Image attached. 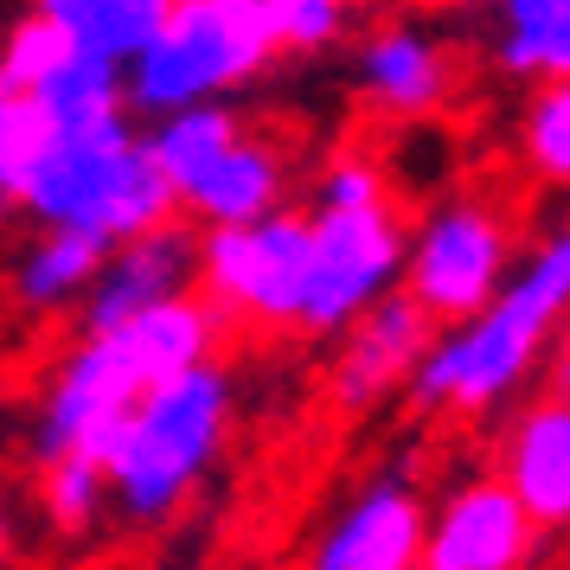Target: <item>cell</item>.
<instances>
[{
	"label": "cell",
	"instance_id": "6da1fadb",
	"mask_svg": "<svg viewBox=\"0 0 570 570\" xmlns=\"http://www.w3.org/2000/svg\"><path fill=\"white\" fill-rule=\"evenodd\" d=\"M564 321H570V218H558L513 263V276L493 295L488 314L430 340V353L411 379V397L423 411H462V416L500 411L532 379L544 346L564 334Z\"/></svg>",
	"mask_w": 570,
	"mask_h": 570
},
{
	"label": "cell",
	"instance_id": "7a4b0ae2",
	"mask_svg": "<svg viewBox=\"0 0 570 570\" xmlns=\"http://www.w3.org/2000/svg\"><path fill=\"white\" fill-rule=\"evenodd\" d=\"M232 372L225 365H199L174 385H155L129 416L116 442L104 449L109 474V507L129 525H167L186 500L199 493L225 442H232Z\"/></svg>",
	"mask_w": 570,
	"mask_h": 570
},
{
	"label": "cell",
	"instance_id": "3957f363",
	"mask_svg": "<svg viewBox=\"0 0 570 570\" xmlns=\"http://www.w3.org/2000/svg\"><path fill=\"white\" fill-rule=\"evenodd\" d=\"M7 206L27 212L39 232H83L97 244H109V250L180 225V199L160 180L135 116L104 122V129L58 135L52 155L32 167V180Z\"/></svg>",
	"mask_w": 570,
	"mask_h": 570
},
{
	"label": "cell",
	"instance_id": "277c9868",
	"mask_svg": "<svg viewBox=\"0 0 570 570\" xmlns=\"http://www.w3.org/2000/svg\"><path fill=\"white\" fill-rule=\"evenodd\" d=\"M276 58L263 0H167L155 46L129 65V116L160 122L199 104H232Z\"/></svg>",
	"mask_w": 570,
	"mask_h": 570
},
{
	"label": "cell",
	"instance_id": "5b68a950",
	"mask_svg": "<svg viewBox=\"0 0 570 570\" xmlns=\"http://www.w3.org/2000/svg\"><path fill=\"white\" fill-rule=\"evenodd\" d=\"M513 218L481 199V193H455V199H436L411 225V244H404V295H411L423 321L449 334V327H468L474 314L493 308V295L513 276Z\"/></svg>",
	"mask_w": 570,
	"mask_h": 570
},
{
	"label": "cell",
	"instance_id": "8992f818",
	"mask_svg": "<svg viewBox=\"0 0 570 570\" xmlns=\"http://www.w3.org/2000/svg\"><path fill=\"white\" fill-rule=\"evenodd\" d=\"M314 232L308 212L283 206L244 232H199V295L250 327H302Z\"/></svg>",
	"mask_w": 570,
	"mask_h": 570
},
{
	"label": "cell",
	"instance_id": "52a82bcc",
	"mask_svg": "<svg viewBox=\"0 0 570 570\" xmlns=\"http://www.w3.org/2000/svg\"><path fill=\"white\" fill-rule=\"evenodd\" d=\"M314 269H308V308L302 334H346L353 321L391 302L404 288V218L397 206L372 212H308Z\"/></svg>",
	"mask_w": 570,
	"mask_h": 570
},
{
	"label": "cell",
	"instance_id": "ba28073f",
	"mask_svg": "<svg viewBox=\"0 0 570 570\" xmlns=\"http://www.w3.org/2000/svg\"><path fill=\"white\" fill-rule=\"evenodd\" d=\"M148 397L141 372H135L129 346L116 334L83 340L52 365L46 379V397H39V416H32V455L39 462H65V455H90L104 462V449L116 442L122 416Z\"/></svg>",
	"mask_w": 570,
	"mask_h": 570
},
{
	"label": "cell",
	"instance_id": "9c48e42d",
	"mask_svg": "<svg viewBox=\"0 0 570 570\" xmlns=\"http://www.w3.org/2000/svg\"><path fill=\"white\" fill-rule=\"evenodd\" d=\"M180 295H199V232L167 225V232H148L135 244L109 250L104 276H97V288L83 295V308H78V327H83V340L122 334L135 314L167 308Z\"/></svg>",
	"mask_w": 570,
	"mask_h": 570
},
{
	"label": "cell",
	"instance_id": "30bf717a",
	"mask_svg": "<svg viewBox=\"0 0 570 570\" xmlns=\"http://www.w3.org/2000/svg\"><path fill=\"white\" fill-rule=\"evenodd\" d=\"M539 525L525 519L500 474H474L430 513L416 570H525Z\"/></svg>",
	"mask_w": 570,
	"mask_h": 570
},
{
	"label": "cell",
	"instance_id": "8fae6325",
	"mask_svg": "<svg viewBox=\"0 0 570 570\" xmlns=\"http://www.w3.org/2000/svg\"><path fill=\"white\" fill-rule=\"evenodd\" d=\"M423 532H430V507L416 500V488L404 474H379L314 539L308 570H416Z\"/></svg>",
	"mask_w": 570,
	"mask_h": 570
},
{
	"label": "cell",
	"instance_id": "7c38bea8",
	"mask_svg": "<svg viewBox=\"0 0 570 570\" xmlns=\"http://www.w3.org/2000/svg\"><path fill=\"white\" fill-rule=\"evenodd\" d=\"M430 340H436V327L397 288L391 302H379L365 321H353L340 334V353L327 365V397H334L340 411H372V404H385L391 391H411Z\"/></svg>",
	"mask_w": 570,
	"mask_h": 570
},
{
	"label": "cell",
	"instance_id": "4fadbf2b",
	"mask_svg": "<svg viewBox=\"0 0 570 570\" xmlns=\"http://www.w3.org/2000/svg\"><path fill=\"white\" fill-rule=\"evenodd\" d=\"M353 83L372 109L385 116H436L455 90V65L430 27L416 20H385L360 39L353 52Z\"/></svg>",
	"mask_w": 570,
	"mask_h": 570
},
{
	"label": "cell",
	"instance_id": "5bb4252c",
	"mask_svg": "<svg viewBox=\"0 0 570 570\" xmlns=\"http://www.w3.org/2000/svg\"><path fill=\"white\" fill-rule=\"evenodd\" d=\"M500 481L539 532L570 525V404L564 397H532L519 404L507 436H500Z\"/></svg>",
	"mask_w": 570,
	"mask_h": 570
},
{
	"label": "cell",
	"instance_id": "9a60e30c",
	"mask_svg": "<svg viewBox=\"0 0 570 570\" xmlns=\"http://www.w3.org/2000/svg\"><path fill=\"white\" fill-rule=\"evenodd\" d=\"M283 193H288V148L276 135L244 129V141L180 199V212H193L206 232H244V225L276 218Z\"/></svg>",
	"mask_w": 570,
	"mask_h": 570
},
{
	"label": "cell",
	"instance_id": "2e32d148",
	"mask_svg": "<svg viewBox=\"0 0 570 570\" xmlns=\"http://www.w3.org/2000/svg\"><path fill=\"white\" fill-rule=\"evenodd\" d=\"M109 263V244L83 232H32L13 263H7V295L20 302L27 314H65L83 308V295L97 288Z\"/></svg>",
	"mask_w": 570,
	"mask_h": 570
},
{
	"label": "cell",
	"instance_id": "e0dca14e",
	"mask_svg": "<svg viewBox=\"0 0 570 570\" xmlns=\"http://www.w3.org/2000/svg\"><path fill=\"white\" fill-rule=\"evenodd\" d=\"M488 58L513 83H570V0H500Z\"/></svg>",
	"mask_w": 570,
	"mask_h": 570
},
{
	"label": "cell",
	"instance_id": "ac0fdd59",
	"mask_svg": "<svg viewBox=\"0 0 570 570\" xmlns=\"http://www.w3.org/2000/svg\"><path fill=\"white\" fill-rule=\"evenodd\" d=\"M39 7L65 27L71 52L116 71H129L167 20V0H39Z\"/></svg>",
	"mask_w": 570,
	"mask_h": 570
},
{
	"label": "cell",
	"instance_id": "d6986e66",
	"mask_svg": "<svg viewBox=\"0 0 570 570\" xmlns=\"http://www.w3.org/2000/svg\"><path fill=\"white\" fill-rule=\"evenodd\" d=\"M141 141H148V155H155L160 180L174 186V199H186V193L244 141V116H237L232 104H199V109H180V116L148 122Z\"/></svg>",
	"mask_w": 570,
	"mask_h": 570
},
{
	"label": "cell",
	"instance_id": "ffe728a7",
	"mask_svg": "<svg viewBox=\"0 0 570 570\" xmlns=\"http://www.w3.org/2000/svg\"><path fill=\"white\" fill-rule=\"evenodd\" d=\"M32 104L46 109V122L58 135L78 129H104V122H122L129 116V71L116 65H90V58H71L52 83L32 90Z\"/></svg>",
	"mask_w": 570,
	"mask_h": 570
},
{
	"label": "cell",
	"instance_id": "44dd1931",
	"mask_svg": "<svg viewBox=\"0 0 570 570\" xmlns=\"http://www.w3.org/2000/svg\"><path fill=\"white\" fill-rule=\"evenodd\" d=\"M519 160L551 193H570V83H544L519 109Z\"/></svg>",
	"mask_w": 570,
	"mask_h": 570
},
{
	"label": "cell",
	"instance_id": "7402d4cb",
	"mask_svg": "<svg viewBox=\"0 0 570 570\" xmlns=\"http://www.w3.org/2000/svg\"><path fill=\"white\" fill-rule=\"evenodd\" d=\"M71 39H65V27H58L46 7H32V13H20L13 27L0 32V83L13 90V97H32L39 83H52L65 65H71Z\"/></svg>",
	"mask_w": 570,
	"mask_h": 570
},
{
	"label": "cell",
	"instance_id": "603a6c76",
	"mask_svg": "<svg viewBox=\"0 0 570 570\" xmlns=\"http://www.w3.org/2000/svg\"><path fill=\"white\" fill-rule=\"evenodd\" d=\"M39 507L65 539H83L109 507V474L104 462L90 455H65V462H46V481H39Z\"/></svg>",
	"mask_w": 570,
	"mask_h": 570
},
{
	"label": "cell",
	"instance_id": "cb8c5ba5",
	"mask_svg": "<svg viewBox=\"0 0 570 570\" xmlns=\"http://www.w3.org/2000/svg\"><path fill=\"white\" fill-rule=\"evenodd\" d=\"M52 141L58 129L46 122V109L32 97H7V109H0V199H13L32 180V167L52 155Z\"/></svg>",
	"mask_w": 570,
	"mask_h": 570
},
{
	"label": "cell",
	"instance_id": "d4e9b609",
	"mask_svg": "<svg viewBox=\"0 0 570 570\" xmlns=\"http://www.w3.org/2000/svg\"><path fill=\"white\" fill-rule=\"evenodd\" d=\"M263 20L276 52H327L346 32V7L340 0H263Z\"/></svg>",
	"mask_w": 570,
	"mask_h": 570
},
{
	"label": "cell",
	"instance_id": "484cf974",
	"mask_svg": "<svg viewBox=\"0 0 570 570\" xmlns=\"http://www.w3.org/2000/svg\"><path fill=\"white\" fill-rule=\"evenodd\" d=\"M391 206V174L372 155H334L314 186V212H372Z\"/></svg>",
	"mask_w": 570,
	"mask_h": 570
},
{
	"label": "cell",
	"instance_id": "4316f807",
	"mask_svg": "<svg viewBox=\"0 0 570 570\" xmlns=\"http://www.w3.org/2000/svg\"><path fill=\"white\" fill-rule=\"evenodd\" d=\"M544 379H551V397L570 404V321H564V334L551 340V372H544Z\"/></svg>",
	"mask_w": 570,
	"mask_h": 570
},
{
	"label": "cell",
	"instance_id": "83f0119b",
	"mask_svg": "<svg viewBox=\"0 0 570 570\" xmlns=\"http://www.w3.org/2000/svg\"><path fill=\"white\" fill-rule=\"evenodd\" d=\"M13 564V513H7V500H0V570Z\"/></svg>",
	"mask_w": 570,
	"mask_h": 570
},
{
	"label": "cell",
	"instance_id": "f1b7e54d",
	"mask_svg": "<svg viewBox=\"0 0 570 570\" xmlns=\"http://www.w3.org/2000/svg\"><path fill=\"white\" fill-rule=\"evenodd\" d=\"M7 97H13V90H7V83H0V109H7Z\"/></svg>",
	"mask_w": 570,
	"mask_h": 570
},
{
	"label": "cell",
	"instance_id": "f546056e",
	"mask_svg": "<svg viewBox=\"0 0 570 570\" xmlns=\"http://www.w3.org/2000/svg\"><path fill=\"white\" fill-rule=\"evenodd\" d=\"M7 212H13V206H7V199H0V218H7Z\"/></svg>",
	"mask_w": 570,
	"mask_h": 570
}]
</instances>
